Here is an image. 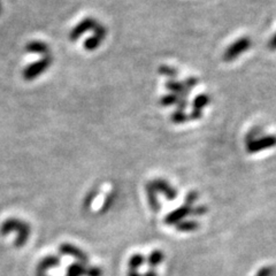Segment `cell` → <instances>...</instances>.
Returning <instances> with one entry per match:
<instances>
[{
    "mask_svg": "<svg viewBox=\"0 0 276 276\" xmlns=\"http://www.w3.org/2000/svg\"><path fill=\"white\" fill-rule=\"evenodd\" d=\"M179 99H181V97H178L177 95H174V94L165 95L163 97H161V99H160V104H161L162 106L177 105Z\"/></svg>",
    "mask_w": 276,
    "mask_h": 276,
    "instance_id": "18",
    "label": "cell"
},
{
    "mask_svg": "<svg viewBox=\"0 0 276 276\" xmlns=\"http://www.w3.org/2000/svg\"><path fill=\"white\" fill-rule=\"evenodd\" d=\"M25 50L28 51V52H31V53H37V54H43V56H49V45L43 43V41H38V40H35V41H31V43H29L27 45V47H25Z\"/></svg>",
    "mask_w": 276,
    "mask_h": 276,
    "instance_id": "11",
    "label": "cell"
},
{
    "mask_svg": "<svg viewBox=\"0 0 276 276\" xmlns=\"http://www.w3.org/2000/svg\"><path fill=\"white\" fill-rule=\"evenodd\" d=\"M171 120H172L173 123L181 124V123H184V122L190 120V118H189V115L185 113V112L176 110L175 112H173V113H172Z\"/></svg>",
    "mask_w": 276,
    "mask_h": 276,
    "instance_id": "15",
    "label": "cell"
},
{
    "mask_svg": "<svg viewBox=\"0 0 276 276\" xmlns=\"http://www.w3.org/2000/svg\"><path fill=\"white\" fill-rule=\"evenodd\" d=\"M166 88L168 89L172 94L177 95L178 97L184 98V99H188V96L189 94H190V92L185 89L183 82H178V81H176V79H169V81L166 83Z\"/></svg>",
    "mask_w": 276,
    "mask_h": 276,
    "instance_id": "9",
    "label": "cell"
},
{
    "mask_svg": "<svg viewBox=\"0 0 276 276\" xmlns=\"http://www.w3.org/2000/svg\"><path fill=\"white\" fill-rule=\"evenodd\" d=\"M251 43L252 41L249 37H242L236 41H234V43L230 45V46H228V49L224 51L223 60L226 61V62H230V61L237 59L240 54L250 49Z\"/></svg>",
    "mask_w": 276,
    "mask_h": 276,
    "instance_id": "2",
    "label": "cell"
},
{
    "mask_svg": "<svg viewBox=\"0 0 276 276\" xmlns=\"http://www.w3.org/2000/svg\"><path fill=\"white\" fill-rule=\"evenodd\" d=\"M185 199H187V205H192L198 200V192H196V191L189 192Z\"/></svg>",
    "mask_w": 276,
    "mask_h": 276,
    "instance_id": "23",
    "label": "cell"
},
{
    "mask_svg": "<svg viewBox=\"0 0 276 276\" xmlns=\"http://www.w3.org/2000/svg\"><path fill=\"white\" fill-rule=\"evenodd\" d=\"M13 229H19L17 230V232H19L17 245L19 246L23 245V244L25 243V240H27V238L29 237V226L23 222H21V221H19V220L11 219V220H7L4 224H2L1 233L5 235L6 233H8L9 230H13Z\"/></svg>",
    "mask_w": 276,
    "mask_h": 276,
    "instance_id": "3",
    "label": "cell"
},
{
    "mask_svg": "<svg viewBox=\"0 0 276 276\" xmlns=\"http://www.w3.org/2000/svg\"><path fill=\"white\" fill-rule=\"evenodd\" d=\"M144 262V256H140V255H135L131 256L130 261H129V265L131 266V268H138L140 265H143Z\"/></svg>",
    "mask_w": 276,
    "mask_h": 276,
    "instance_id": "20",
    "label": "cell"
},
{
    "mask_svg": "<svg viewBox=\"0 0 276 276\" xmlns=\"http://www.w3.org/2000/svg\"><path fill=\"white\" fill-rule=\"evenodd\" d=\"M176 106H177V110H178V111H183V112H184L185 110H187V107H188V99L181 98V99H179L178 104L176 105Z\"/></svg>",
    "mask_w": 276,
    "mask_h": 276,
    "instance_id": "25",
    "label": "cell"
},
{
    "mask_svg": "<svg viewBox=\"0 0 276 276\" xmlns=\"http://www.w3.org/2000/svg\"><path fill=\"white\" fill-rule=\"evenodd\" d=\"M162 259H163L162 253L160 251H155V252L151 253V256L149 258V264L151 266H157L162 261Z\"/></svg>",
    "mask_w": 276,
    "mask_h": 276,
    "instance_id": "19",
    "label": "cell"
},
{
    "mask_svg": "<svg viewBox=\"0 0 276 276\" xmlns=\"http://www.w3.org/2000/svg\"><path fill=\"white\" fill-rule=\"evenodd\" d=\"M262 127H253L251 130L248 131V134L245 135V143L248 144L250 142H252V140H256L258 139L262 136Z\"/></svg>",
    "mask_w": 276,
    "mask_h": 276,
    "instance_id": "16",
    "label": "cell"
},
{
    "mask_svg": "<svg viewBox=\"0 0 276 276\" xmlns=\"http://www.w3.org/2000/svg\"><path fill=\"white\" fill-rule=\"evenodd\" d=\"M51 63H52V57L46 56L44 58H41L40 60L36 61V62L31 63L30 66L25 67V69L23 70V79H27V81H31V79H37L38 76H40L45 70H47L50 68Z\"/></svg>",
    "mask_w": 276,
    "mask_h": 276,
    "instance_id": "1",
    "label": "cell"
},
{
    "mask_svg": "<svg viewBox=\"0 0 276 276\" xmlns=\"http://www.w3.org/2000/svg\"><path fill=\"white\" fill-rule=\"evenodd\" d=\"M84 273V268L81 265H72L68 269V276H81Z\"/></svg>",
    "mask_w": 276,
    "mask_h": 276,
    "instance_id": "21",
    "label": "cell"
},
{
    "mask_svg": "<svg viewBox=\"0 0 276 276\" xmlns=\"http://www.w3.org/2000/svg\"><path fill=\"white\" fill-rule=\"evenodd\" d=\"M271 272H272L271 268H264V269H261V271H260L258 274H259V276H269V275H271ZM256 276H258V275H256Z\"/></svg>",
    "mask_w": 276,
    "mask_h": 276,
    "instance_id": "27",
    "label": "cell"
},
{
    "mask_svg": "<svg viewBox=\"0 0 276 276\" xmlns=\"http://www.w3.org/2000/svg\"><path fill=\"white\" fill-rule=\"evenodd\" d=\"M1 8H2L1 7V2H0V13H1Z\"/></svg>",
    "mask_w": 276,
    "mask_h": 276,
    "instance_id": "28",
    "label": "cell"
},
{
    "mask_svg": "<svg viewBox=\"0 0 276 276\" xmlns=\"http://www.w3.org/2000/svg\"><path fill=\"white\" fill-rule=\"evenodd\" d=\"M198 82H199V81H198V79H197V78H188L187 79H185L184 82H183V84H184L185 89H187L188 91L190 92L192 89H194V88H196V86H197Z\"/></svg>",
    "mask_w": 276,
    "mask_h": 276,
    "instance_id": "22",
    "label": "cell"
},
{
    "mask_svg": "<svg viewBox=\"0 0 276 276\" xmlns=\"http://www.w3.org/2000/svg\"><path fill=\"white\" fill-rule=\"evenodd\" d=\"M211 98L208 95H199L194 99L192 101V110H198V111H203L206 106L210 104Z\"/></svg>",
    "mask_w": 276,
    "mask_h": 276,
    "instance_id": "12",
    "label": "cell"
},
{
    "mask_svg": "<svg viewBox=\"0 0 276 276\" xmlns=\"http://www.w3.org/2000/svg\"><path fill=\"white\" fill-rule=\"evenodd\" d=\"M274 146H276V136L275 135H267V136H261L258 139L246 144V151L249 153H258L272 149Z\"/></svg>",
    "mask_w": 276,
    "mask_h": 276,
    "instance_id": "4",
    "label": "cell"
},
{
    "mask_svg": "<svg viewBox=\"0 0 276 276\" xmlns=\"http://www.w3.org/2000/svg\"><path fill=\"white\" fill-rule=\"evenodd\" d=\"M61 251L63 253H68V255H72V256H75L76 258L82 260V261L86 262L88 261V256H85L84 252L79 251L78 248H74L72 245H68V244H66V245H62L61 246Z\"/></svg>",
    "mask_w": 276,
    "mask_h": 276,
    "instance_id": "13",
    "label": "cell"
},
{
    "mask_svg": "<svg viewBox=\"0 0 276 276\" xmlns=\"http://www.w3.org/2000/svg\"><path fill=\"white\" fill-rule=\"evenodd\" d=\"M192 214V208L190 205H183V206L178 207L177 210L173 211L168 216L165 217V222L167 224H174L176 222H181V220L187 217L188 216Z\"/></svg>",
    "mask_w": 276,
    "mask_h": 276,
    "instance_id": "8",
    "label": "cell"
},
{
    "mask_svg": "<svg viewBox=\"0 0 276 276\" xmlns=\"http://www.w3.org/2000/svg\"><path fill=\"white\" fill-rule=\"evenodd\" d=\"M268 46H269V49L273 50V51H275V50H276V34L274 35V36L272 37V39L269 40Z\"/></svg>",
    "mask_w": 276,
    "mask_h": 276,
    "instance_id": "26",
    "label": "cell"
},
{
    "mask_svg": "<svg viewBox=\"0 0 276 276\" xmlns=\"http://www.w3.org/2000/svg\"><path fill=\"white\" fill-rule=\"evenodd\" d=\"M146 196H147V200H149V205L155 213H158V211L160 210V204L158 200V194H157V190L153 187L152 182L147 183L146 184Z\"/></svg>",
    "mask_w": 276,
    "mask_h": 276,
    "instance_id": "10",
    "label": "cell"
},
{
    "mask_svg": "<svg viewBox=\"0 0 276 276\" xmlns=\"http://www.w3.org/2000/svg\"><path fill=\"white\" fill-rule=\"evenodd\" d=\"M106 35H107V30L102 24H97L94 29V36L89 37L88 39L84 41V49L86 51H95L97 50L102 41L105 40Z\"/></svg>",
    "mask_w": 276,
    "mask_h": 276,
    "instance_id": "5",
    "label": "cell"
},
{
    "mask_svg": "<svg viewBox=\"0 0 276 276\" xmlns=\"http://www.w3.org/2000/svg\"><path fill=\"white\" fill-rule=\"evenodd\" d=\"M190 120H199V118H203V111H198V110H192L191 114L189 115Z\"/></svg>",
    "mask_w": 276,
    "mask_h": 276,
    "instance_id": "24",
    "label": "cell"
},
{
    "mask_svg": "<svg viewBox=\"0 0 276 276\" xmlns=\"http://www.w3.org/2000/svg\"><path fill=\"white\" fill-rule=\"evenodd\" d=\"M158 72L160 75L162 76H167V78H169L171 79H174L176 76H177V69L173 68L171 66H167V65H162L159 67Z\"/></svg>",
    "mask_w": 276,
    "mask_h": 276,
    "instance_id": "17",
    "label": "cell"
},
{
    "mask_svg": "<svg viewBox=\"0 0 276 276\" xmlns=\"http://www.w3.org/2000/svg\"><path fill=\"white\" fill-rule=\"evenodd\" d=\"M152 184L157 190V192H160V194L165 196V197L167 199H169V200H173V199L177 197V191H176V189L173 188L168 182L165 181V179L161 178L155 179V181H152Z\"/></svg>",
    "mask_w": 276,
    "mask_h": 276,
    "instance_id": "7",
    "label": "cell"
},
{
    "mask_svg": "<svg viewBox=\"0 0 276 276\" xmlns=\"http://www.w3.org/2000/svg\"><path fill=\"white\" fill-rule=\"evenodd\" d=\"M97 24H98V22L96 21L94 18L84 19V20H82L75 28L73 29L72 31H70L69 39L72 41H76L81 38L82 35H84L85 33H88V31L90 30H94Z\"/></svg>",
    "mask_w": 276,
    "mask_h": 276,
    "instance_id": "6",
    "label": "cell"
},
{
    "mask_svg": "<svg viewBox=\"0 0 276 276\" xmlns=\"http://www.w3.org/2000/svg\"><path fill=\"white\" fill-rule=\"evenodd\" d=\"M199 224L196 221H181L177 224L178 232H184V233H190L197 230Z\"/></svg>",
    "mask_w": 276,
    "mask_h": 276,
    "instance_id": "14",
    "label": "cell"
}]
</instances>
